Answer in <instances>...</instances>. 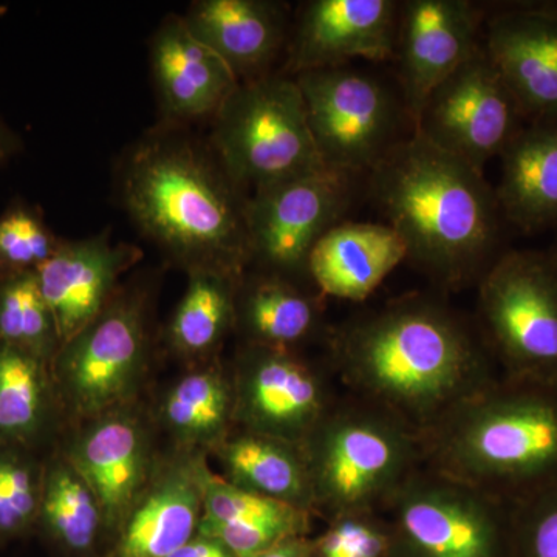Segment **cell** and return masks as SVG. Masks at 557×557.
<instances>
[{
	"instance_id": "obj_18",
	"label": "cell",
	"mask_w": 557,
	"mask_h": 557,
	"mask_svg": "<svg viewBox=\"0 0 557 557\" xmlns=\"http://www.w3.org/2000/svg\"><path fill=\"white\" fill-rule=\"evenodd\" d=\"M207 454L175 449L160 460L104 557H170L199 534L203 496L200 465Z\"/></svg>"
},
{
	"instance_id": "obj_1",
	"label": "cell",
	"mask_w": 557,
	"mask_h": 557,
	"mask_svg": "<svg viewBox=\"0 0 557 557\" xmlns=\"http://www.w3.org/2000/svg\"><path fill=\"white\" fill-rule=\"evenodd\" d=\"M329 357L348 395L420 435L502 376L475 321L424 293L343 322L330 332Z\"/></svg>"
},
{
	"instance_id": "obj_36",
	"label": "cell",
	"mask_w": 557,
	"mask_h": 557,
	"mask_svg": "<svg viewBox=\"0 0 557 557\" xmlns=\"http://www.w3.org/2000/svg\"><path fill=\"white\" fill-rule=\"evenodd\" d=\"M170 557H237L231 553L225 545L220 544L215 539L197 534L185 547L172 553Z\"/></svg>"
},
{
	"instance_id": "obj_22",
	"label": "cell",
	"mask_w": 557,
	"mask_h": 557,
	"mask_svg": "<svg viewBox=\"0 0 557 557\" xmlns=\"http://www.w3.org/2000/svg\"><path fill=\"white\" fill-rule=\"evenodd\" d=\"M406 260L405 242L386 223L343 220L311 249L307 277L322 296L361 302Z\"/></svg>"
},
{
	"instance_id": "obj_37",
	"label": "cell",
	"mask_w": 557,
	"mask_h": 557,
	"mask_svg": "<svg viewBox=\"0 0 557 557\" xmlns=\"http://www.w3.org/2000/svg\"><path fill=\"white\" fill-rule=\"evenodd\" d=\"M252 557H311L310 537H295L282 542Z\"/></svg>"
},
{
	"instance_id": "obj_15",
	"label": "cell",
	"mask_w": 557,
	"mask_h": 557,
	"mask_svg": "<svg viewBox=\"0 0 557 557\" xmlns=\"http://www.w3.org/2000/svg\"><path fill=\"white\" fill-rule=\"evenodd\" d=\"M490 13L471 0H405L399 3L395 81L416 124L424 101L482 46Z\"/></svg>"
},
{
	"instance_id": "obj_14",
	"label": "cell",
	"mask_w": 557,
	"mask_h": 557,
	"mask_svg": "<svg viewBox=\"0 0 557 557\" xmlns=\"http://www.w3.org/2000/svg\"><path fill=\"white\" fill-rule=\"evenodd\" d=\"M70 428L57 449L97 494L110 545L159 467L148 421L134 403Z\"/></svg>"
},
{
	"instance_id": "obj_8",
	"label": "cell",
	"mask_w": 557,
	"mask_h": 557,
	"mask_svg": "<svg viewBox=\"0 0 557 557\" xmlns=\"http://www.w3.org/2000/svg\"><path fill=\"white\" fill-rule=\"evenodd\" d=\"M295 79L325 166L368 177L413 135L397 81L351 64L300 73Z\"/></svg>"
},
{
	"instance_id": "obj_4",
	"label": "cell",
	"mask_w": 557,
	"mask_h": 557,
	"mask_svg": "<svg viewBox=\"0 0 557 557\" xmlns=\"http://www.w3.org/2000/svg\"><path fill=\"white\" fill-rule=\"evenodd\" d=\"M420 438L424 468L512 504L557 483V384L500 376Z\"/></svg>"
},
{
	"instance_id": "obj_33",
	"label": "cell",
	"mask_w": 557,
	"mask_h": 557,
	"mask_svg": "<svg viewBox=\"0 0 557 557\" xmlns=\"http://www.w3.org/2000/svg\"><path fill=\"white\" fill-rule=\"evenodd\" d=\"M61 242L38 207L14 201L0 214V281L38 273Z\"/></svg>"
},
{
	"instance_id": "obj_13",
	"label": "cell",
	"mask_w": 557,
	"mask_h": 557,
	"mask_svg": "<svg viewBox=\"0 0 557 557\" xmlns=\"http://www.w3.org/2000/svg\"><path fill=\"white\" fill-rule=\"evenodd\" d=\"M236 428L302 446L335 395L299 351L242 348L233 375Z\"/></svg>"
},
{
	"instance_id": "obj_3",
	"label": "cell",
	"mask_w": 557,
	"mask_h": 557,
	"mask_svg": "<svg viewBox=\"0 0 557 557\" xmlns=\"http://www.w3.org/2000/svg\"><path fill=\"white\" fill-rule=\"evenodd\" d=\"M121 196L139 231L188 273H247L249 196L211 146L171 124L149 132L124 157Z\"/></svg>"
},
{
	"instance_id": "obj_21",
	"label": "cell",
	"mask_w": 557,
	"mask_h": 557,
	"mask_svg": "<svg viewBox=\"0 0 557 557\" xmlns=\"http://www.w3.org/2000/svg\"><path fill=\"white\" fill-rule=\"evenodd\" d=\"M183 20L240 83L273 75L292 30L287 7L270 0H199Z\"/></svg>"
},
{
	"instance_id": "obj_25",
	"label": "cell",
	"mask_w": 557,
	"mask_h": 557,
	"mask_svg": "<svg viewBox=\"0 0 557 557\" xmlns=\"http://www.w3.org/2000/svg\"><path fill=\"white\" fill-rule=\"evenodd\" d=\"M317 293L298 281L255 271L244 274L237 288L236 327L247 346L299 351L324 330Z\"/></svg>"
},
{
	"instance_id": "obj_10",
	"label": "cell",
	"mask_w": 557,
	"mask_h": 557,
	"mask_svg": "<svg viewBox=\"0 0 557 557\" xmlns=\"http://www.w3.org/2000/svg\"><path fill=\"white\" fill-rule=\"evenodd\" d=\"M381 515L391 528L388 557H509V504L424 467Z\"/></svg>"
},
{
	"instance_id": "obj_5",
	"label": "cell",
	"mask_w": 557,
	"mask_h": 557,
	"mask_svg": "<svg viewBox=\"0 0 557 557\" xmlns=\"http://www.w3.org/2000/svg\"><path fill=\"white\" fill-rule=\"evenodd\" d=\"M309 468L313 515L381 512L423 467L417 431L362 399H336L300 446Z\"/></svg>"
},
{
	"instance_id": "obj_11",
	"label": "cell",
	"mask_w": 557,
	"mask_h": 557,
	"mask_svg": "<svg viewBox=\"0 0 557 557\" xmlns=\"http://www.w3.org/2000/svg\"><path fill=\"white\" fill-rule=\"evenodd\" d=\"M359 190H366L364 175L322 166L249 194L251 265L293 281L307 277L311 249L346 220Z\"/></svg>"
},
{
	"instance_id": "obj_28",
	"label": "cell",
	"mask_w": 557,
	"mask_h": 557,
	"mask_svg": "<svg viewBox=\"0 0 557 557\" xmlns=\"http://www.w3.org/2000/svg\"><path fill=\"white\" fill-rule=\"evenodd\" d=\"M62 418L49 362L0 344V443L38 453Z\"/></svg>"
},
{
	"instance_id": "obj_6",
	"label": "cell",
	"mask_w": 557,
	"mask_h": 557,
	"mask_svg": "<svg viewBox=\"0 0 557 557\" xmlns=\"http://www.w3.org/2000/svg\"><path fill=\"white\" fill-rule=\"evenodd\" d=\"M211 148L248 196L325 166L298 83L282 73L239 84L215 115Z\"/></svg>"
},
{
	"instance_id": "obj_24",
	"label": "cell",
	"mask_w": 557,
	"mask_h": 557,
	"mask_svg": "<svg viewBox=\"0 0 557 557\" xmlns=\"http://www.w3.org/2000/svg\"><path fill=\"white\" fill-rule=\"evenodd\" d=\"M496 196L509 228L557 230V121L527 123L498 157Z\"/></svg>"
},
{
	"instance_id": "obj_12",
	"label": "cell",
	"mask_w": 557,
	"mask_h": 557,
	"mask_svg": "<svg viewBox=\"0 0 557 557\" xmlns=\"http://www.w3.org/2000/svg\"><path fill=\"white\" fill-rule=\"evenodd\" d=\"M525 124L518 101L480 46L429 95L413 134L483 172Z\"/></svg>"
},
{
	"instance_id": "obj_23",
	"label": "cell",
	"mask_w": 557,
	"mask_h": 557,
	"mask_svg": "<svg viewBox=\"0 0 557 557\" xmlns=\"http://www.w3.org/2000/svg\"><path fill=\"white\" fill-rule=\"evenodd\" d=\"M200 534L219 541L237 557H252L295 537H309L313 515L273 498L249 493L200 465Z\"/></svg>"
},
{
	"instance_id": "obj_39",
	"label": "cell",
	"mask_w": 557,
	"mask_h": 557,
	"mask_svg": "<svg viewBox=\"0 0 557 557\" xmlns=\"http://www.w3.org/2000/svg\"><path fill=\"white\" fill-rule=\"evenodd\" d=\"M549 252H552L553 256H555L557 260V230H556V239L555 244L552 245V248H549Z\"/></svg>"
},
{
	"instance_id": "obj_38",
	"label": "cell",
	"mask_w": 557,
	"mask_h": 557,
	"mask_svg": "<svg viewBox=\"0 0 557 557\" xmlns=\"http://www.w3.org/2000/svg\"><path fill=\"white\" fill-rule=\"evenodd\" d=\"M17 148H20V141L0 120V166L16 152Z\"/></svg>"
},
{
	"instance_id": "obj_31",
	"label": "cell",
	"mask_w": 557,
	"mask_h": 557,
	"mask_svg": "<svg viewBox=\"0 0 557 557\" xmlns=\"http://www.w3.org/2000/svg\"><path fill=\"white\" fill-rule=\"evenodd\" d=\"M0 344L53 362L60 332L36 273L0 281Z\"/></svg>"
},
{
	"instance_id": "obj_9",
	"label": "cell",
	"mask_w": 557,
	"mask_h": 557,
	"mask_svg": "<svg viewBox=\"0 0 557 557\" xmlns=\"http://www.w3.org/2000/svg\"><path fill=\"white\" fill-rule=\"evenodd\" d=\"M148 358L145 293L120 289L100 317L62 344L51 362L64 420L75 426L134 405Z\"/></svg>"
},
{
	"instance_id": "obj_35",
	"label": "cell",
	"mask_w": 557,
	"mask_h": 557,
	"mask_svg": "<svg viewBox=\"0 0 557 557\" xmlns=\"http://www.w3.org/2000/svg\"><path fill=\"white\" fill-rule=\"evenodd\" d=\"M509 557H557V483L509 504Z\"/></svg>"
},
{
	"instance_id": "obj_34",
	"label": "cell",
	"mask_w": 557,
	"mask_h": 557,
	"mask_svg": "<svg viewBox=\"0 0 557 557\" xmlns=\"http://www.w3.org/2000/svg\"><path fill=\"white\" fill-rule=\"evenodd\" d=\"M318 537L310 539L311 557H388L391 528L381 512H348L327 520Z\"/></svg>"
},
{
	"instance_id": "obj_16",
	"label": "cell",
	"mask_w": 557,
	"mask_h": 557,
	"mask_svg": "<svg viewBox=\"0 0 557 557\" xmlns=\"http://www.w3.org/2000/svg\"><path fill=\"white\" fill-rule=\"evenodd\" d=\"M482 46L527 123L557 121V2L494 3Z\"/></svg>"
},
{
	"instance_id": "obj_17",
	"label": "cell",
	"mask_w": 557,
	"mask_h": 557,
	"mask_svg": "<svg viewBox=\"0 0 557 557\" xmlns=\"http://www.w3.org/2000/svg\"><path fill=\"white\" fill-rule=\"evenodd\" d=\"M398 0H313L289 30L282 75L339 67L355 60H394Z\"/></svg>"
},
{
	"instance_id": "obj_32",
	"label": "cell",
	"mask_w": 557,
	"mask_h": 557,
	"mask_svg": "<svg viewBox=\"0 0 557 557\" xmlns=\"http://www.w3.org/2000/svg\"><path fill=\"white\" fill-rule=\"evenodd\" d=\"M44 460L36 450L0 443V547L36 533Z\"/></svg>"
},
{
	"instance_id": "obj_20",
	"label": "cell",
	"mask_w": 557,
	"mask_h": 557,
	"mask_svg": "<svg viewBox=\"0 0 557 557\" xmlns=\"http://www.w3.org/2000/svg\"><path fill=\"white\" fill-rule=\"evenodd\" d=\"M150 62L161 110L171 126L214 120L240 84L225 61L175 14L153 36Z\"/></svg>"
},
{
	"instance_id": "obj_19",
	"label": "cell",
	"mask_w": 557,
	"mask_h": 557,
	"mask_svg": "<svg viewBox=\"0 0 557 557\" xmlns=\"http://www.w3.org/2000/svg\"><path fill=\"white\" fill-rule=\"evenodd\" d=\"M141 259V249L123 242L113 244L108 233L89 239H62L36 273L57 321L61 346L108 309L119 295L121 276Z\"/></svg>"
},
{
	"instance_id": "obj_27",
	"label": "cell",
	"mask_w": 557,
	"mask_h": 557,
	"mask_svg": "<svg viewBox=\"0 0 557 557\" xmlns=\"http://www.w3.org/2000/svg\"><path fill=\"white\" fill-rule=\"evenodd\" d=\"M211 454L233 485L313 515L309 468L299 445L234 428Z\"/></svg>"
},
{
	"instance_id": "obj_29",
	"label": "cell",
	"mask_w": 557,
	"mask_h": 557,
	"mask_svg": "<svg viewBox=\"0 0 557 557\" xmlns=\"http://www.w3.org/2000/svg\"><path fill=\"white\" fill-rule=\"evenodd\" d=\"M159 420L175 448L208 456L236 428L233 379L218 362L186 373L161 399Z\"/></svg>"
},
{
	"instance_id": "obj_7",
	"label": "cell",
	"mask_w": 557,
	"mask_h": 557,
	"mask_svg": "<svg viewBox=\"0 0 557 557\" xmlns=\"http://www.w3.org/2000/svg\"><path fill=\"white\" fill-rule=\"evenodd\" d=\"M475 325L502 376L557 384V260L508 249L478 284Z\"/></svg>"
},
{
	"instance_id": "obj_2",
	"label": "cell",
	"mask_w": 557,
	"mask_h": 557,
	"mask_svg": "<svg viewBox=\"0 0 557 557\" xmlns=\"http://www.w3.org/2000/svg\"><path fill=\"white\" fill-rule=\"evenodd\" d=\"M364 193L409 262L443 292L478 285L511 249L512 230L483 172L416 134L369 172Z\"/></svg>"
},
{
	"instance_id": "obj_26",
	"label": "cell",
	"mask_w": 557,
	"mask_h": 557,
	"mask_svg": "<svg viewBox=\"0 0 557 557\" xmlns=\"http://www.w3.org/2000/svg\"><path fill=\"white\" fill-rule=\"evenodd\" d=\"M36 533L62 557H104L109 541L100 500L61 450L44 460Z\"/></svg>"
},
{
	"instance_id": "obj_30",
	"label": "cell",
	"mask_w": 557,
	"mask_h": 557,
	"mask_svg": "<svg viewBox=\"0 0 557 557\" xmlns=\"http://www.w3.org/2000/svg\"><path fill=\"white\" fill-rule=\"evenodd\" d=\"M188 287L166 329L171 350L188 361H209L236 327L240 278L215 271H190Z\"/></svg>"
}]
</instances>
